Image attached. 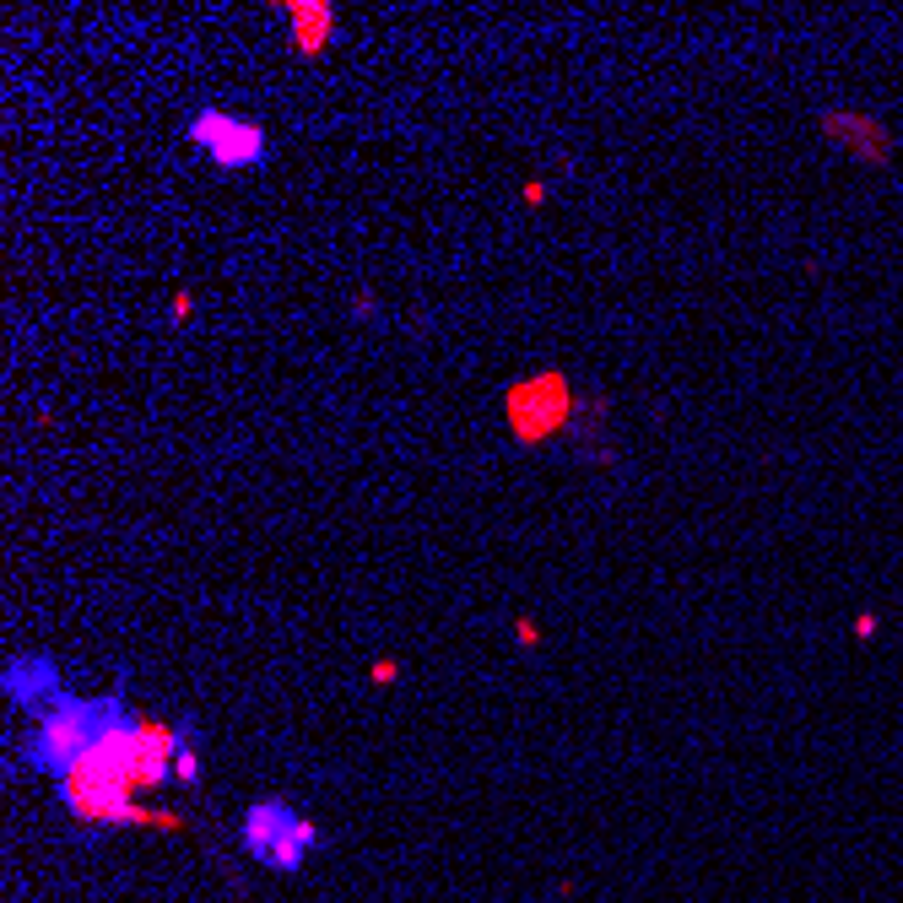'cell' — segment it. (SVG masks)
I'll return each mask as SVG.
<instances>
[{
    "instance_id": "4",
    "label": "cell",
    "mask_w": 903,
    "mask_h": 903,
    "mask_svg": "<svg viewBox=\"0 0 903 903\" xmlns=\"http://www.w3.org/2000/svg\"><path fill=\"white\" fill-rule=\"evenodd\" d=\"M190 146H201L217 168H260L265 130L255 119H233L228 109H201L190 119Z\"/></svg>"
},
{
    "instance_id": "12",
    "label": "cell",
    "mask_w": 903,
    "mask_h": 903,
    "mask_svg": "<svg viewBox=\"0 0 903 903\" xmlns=\"http://www.w3.org/2000/svg\"><path fill=\"white\" fill-rule=\"evenodd\" d=\"M514 644H520V649H541V628H536V617H514Z\"/></svg>"
},
{
    "instance_id": "9",
    "label": "cell",
    "mask_w": 903,
    "mask_h": 903,
    "mask_svg": "<svg viewBox=\"0 0 903 903\" xmlns=\"http://www.w3.org/2000/svg\"><path fill=\"white\" fill-rule=\"evenodd\" d=\"M309 849H320V828H314L309 817H292L287 828H282V839L271 844V855H265V866H276V871H303V860H309Z\"/></svg>"
},
{
    "instance_id": "1",
    "label": "cell",
    "mask_w": 903,
    "mask_h": 903,
    "mask_svg": "<svg viewBox=\"0 0 903 903\" xmlns=\"http://www.w3.org/2000/svg\"><path fill=\"white\" fill-rule=\"evenodd\" d=\"M136 752H141V730L130 703L109 693V720H103L98 741L87 747V758L60 779V801L76 822H92V828H179L174 812H157V806H141L136 795Z\"/></svg>"
},
{
    "instance_id": "13",
    "label": "cell",
    "mask_w": 903,
    "mask_h": 903,
    "mask_svg": "<svg viewBox=\"0 0 903 903\" xmlns=\"http://www.w3.org/2000/svg\"><path fill=\"white\" fill-rule=\"evenodd\" d=\"M190 309H195L190 292H174V303H168V325H184V320H190Z\"/></svg>"
},
{
    "instance_id": "15",
    "label": "cell",
    "mask_w": 903,
    "mask_h": 903,
    "mask_svg": "<svg viewBox=\"0 0 903 903\" xmlns=\"http://www.w3.org/2000/svg\"><path fill=\"white\" fill-rule=\"evenodd\" d=\"M876 622H882L876 612H860V617H855V639H876Z\"/></svg>"
},
{
    "instance_id": "11",
    "label": "cell",
    "mask_w": 903,
    "mask_h": 903,
    "mask_svg": "<svg viewBox=\"0 0 903 903\" xmlns=\"http://www.w3.org/2000/svg\"><path fill=\"white\" fill-rule=\"evenodd\" d=\"M395 676H401V660H390V655H379L374 666H368V682H374V687H390Z\"/></svg>"
},
{
    "instance_id": "7",
    "label": "cell",
    "mask_w": 903,
    "mask_h": 903,
    "mask_svg": "<svg viewBox=\"0 0 903 903\" xmlns=\"http://www.w3.org/2000/svg\"><path fill=\"white\" fill-rule=\"evenodd\" d=\"M282 17L292 22V44H298V55L320 60L330 33H336V6L330 0H287Z\"/></svg>"
},
{
    "instance_id": "3",
    "label": "cell",
    "mask_w": 903,
    "mask_h": 903,
    "mask_svg": "<svg viewBox=\"0 0 903 903\" xmlns=\"http://www.w3.org/2000/svg\"><path fill=\"white\" fill-rule=\"evenodd\" d=\"M574 384H568L563 368H541V374L520 379L509 395H503V417H509V433L520 438L525 449L547 444L552 433H563L574 422Z\"/></svg>"
},
{
    "instance_id": "6",
    "label": "cell",
    "mask_w": 903,
    "mask_h": 903,
    "mask_svg": "<svg viewBox=\"0 0 903 903\" xmlns=\"http://www.w3.org/2000/svg\"><path fill=\"white\" fill-rule=\"evenodd\" d=\"M0 687H6V698L17 703V709H38V714L65 693V687H60V666H55V660H44V655L11 660L6 676H0Z\"/></svg>"
},
{
    "instance_id": "5",
    "label": "cell",
    "mask_w": 903,
    "mask_h": 903,
    "mask_svg": "<svg viewBox=\"0 0 903 903\" xmlns=\"http://www.w3.org/2000/svg\"><path fill=\"white\" fill-rule=\"evenodd\" d=\"M822 136H828L839 152H849L855 163L866 168H893V136H887V125L866 109H828L822 114Z\"/></svg>"
},
{
    "instance_id": "10",
    "label": "cell",
    "mask_w": 903,
    "mask_h": 903,
    "mask_svg": "<svg viewBox=\"0 0 903 903\" xmlns=\"http://www.w3.org/2000/svg\"><path fill=\"white\" fill-rule=\"evenodd\" d=\"M195 779H201V747H195V741H184L179 758H174V785H195Z\"/></svg>"
},
{
    "instance_id": "16",
    "label": "cell",
    "mask_w": 903,
    "mask_h": 903,
    "mask_svg": "<svg viewBox=\"0 0 903 903\" xmlns=\"http://www.w3.org/2000/svg\"><path fill=\"white\" fill-rule=\"evenodd\" d=\"M352 314H357V320H368V314H374V292H357V303H352Z\"/></svg>"
},
{
    "instance_id": "2",
    "label": "cell",
    "mask_w": 903,
    "mask_h": 903,
    "mask_svg": "<svg viewBox=\"0 0 903 903\" xmlns=\"http://www.w3.org/2000/svg\"><path fill=\"white\" fill-rule=\"evenodd\" d=\"M103 720H109V698H71V693H60L44 714H38V730L28 741V763L65 779L76 763L87 758L92 741H98Z\"/></svg>"
},
{
    "instance_id": "14",
    "label": "cell",
    "mask_w": 903,
    "mask_h": 903,
    "mask_svg": "<svg viewBox=\"0 0 903 903\" xmlns=\"http://www.w3.org/2000/svg\"><path fill=\"white\" fill-rule=\"evenodd\" d=\"M520 201H525V206H541V201H547V179H525V184H520Z\"/></svg>"
},
{
    "instance_id": "8",
    "label": "cell",
    "mask_w": 903,
    "mask_h": 903,
    "mask_svg": "<svg viewBox=\"0 0 903 903\" xmlns=\"http://www.w3.org/2000/svg\"><path fill=\"white\" fill-rule=\"evenodd\" d=\"M287 822H292V806H287V801H255V806L244 812V849L265 860V855H271V844L282 839Z\"/></svg>"
}]
</instances>
